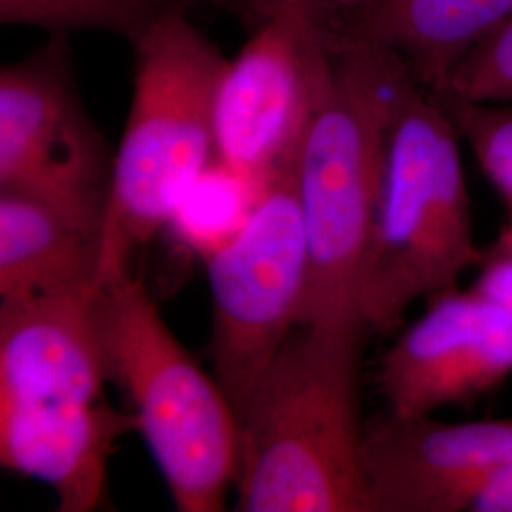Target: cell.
<instances>
[{"label":"cell","instance_id":"cell-6","mask_svg":"<svg viewBox=\"0 0 512 512\" xmlns=\"http://www.w3.org/2000/svg\"><path fill=\"white\" fill-rule=\"evenodd\" d=\"M342 38L338 21L310 0H281L222 76L215 162L255 188L294 167Z\"/></svg>","mask_w":512,"mask_h":512},{"label":"cell","instance_id":"cell-21","mask_svg":"<svg viewBox=\"0 0 512 512\" xmlns=\"http://www.w3.org/2000/svg\"><path fill=\"white\" fill-rule=\"evenodd\" d=\"M469 512H512V461L486 482Z\"/></svg>","mask_w":512,"mask_h":512},{"label":"cell","instance_id":"cell-22","mask_svg":"<svg viewBox=\"0 0 512 512\" xmlns=\"http://www.w3.org/2000/svg\"><path fill=\"white\" fill-rule=\"evenodd\" d=\"M310 2L317 8H321L323 12H327L330 18L336 19L342 31H346L349 23L361 14V10L370 0H310Z\"/></svg>","mask_w":512,"mask_h":512},{"label":"cell","instance_id":"cell-17","mask_svg":"<svg viewBox=\"0 0 512 512\" xmlns=\"http://www.w3.org/2000/svg\"><path fill=\"white\" fill-rule=\"evenodd\" d=\"M475 154L482 173L512 217V109L471 101L454 93H431Z\"/></svg>","mask_w":512,"mask_h":512},{"label":"cell","instance_id":"cell-13","mask_svg":"<svg viewBox=\"0 0 512 512\" xmlns=\"http://www.w3.org/2000/svg\"><path fill=\"white\" fill-rule=\"evenodd\" d=\"M512 16V0H370L346 35L403 59L429 93L446 86L459 61Z\"/></svg>","mask_w":512,"mask_h":512},{"label":"cell","instance_id":"cell-18","mask_svg":"<svg viewBox=\"0 0 512 512\" xmlns=\"http://www.w3.org/2000/svg\"><path fill=\"white\" fill-rule=\"evenodd\" d=\"M440 92L480 103L512 101V16L459 61Z\"/></svg>","mask_w":512,"mask_h":512},{"label":"cell","instance_id":"cell-20","mask_svg":"<svg viewBox=\"0 0 512 512\" xmlns=\"http://www.w3.org/2000/svg\"><path fill=\"white\" fill-rule=\"evenodd\" d=\"M224 10L228 16L239 21L249 33H255L279 8L281 0H202Z\"/></svg>","mask_w":512,"mask_h":512},{"label":"cell","instance_id":"cell-2","mask_svg":"<svg viewBox=\"0 0 512 512\" xmlns=\"http://www.w3.org/2000/svg\"><path fill=\"white\" fill-rule=\"evenodd\" d=\"M363 340L296 327L239 414L243 512H368Z\"/></svg>","mask_w":512,"mask_h":512},{"label":"cell","instance_id":"cell-8","mask_svg":"<svg viewBox=\"0 0 512 512\" xmlns=\"http://www.w3.org/2000/svg\"><path fill=\"white\" fill-rule=\"evenodd\" d=\"M114 156L84 107L71 37L0 69V192L55 209L93 236L109 203Z\"/></svg>","mask_w":512,"mask_h":512},{"label":"cell","instance_id":"cell-10","mask_svg":"<svg viewBox=\"0 0 512 512\" xmlns=\"http://www.w3.org/2000/svg\"><path fill=\"white\" fill-rule=\"evenodd\" d=\"M512 374V313L486 294L450 289L429 306L378 365L376 385L389 412L433 414L471 404Z\"/></svg>","mask_w":512,"mask_h":512},{"label":"cell","instance_id":"cell-4","mask_svg":"<svg viewBox=\"0 0 512 512\" xmlns=\"http://www.w3.org/2000/svg\"><path fill=\"white\" fill-rule=\"evenodd\" d=\"M459 141L437 99L412 80L387 131L361 274L359 311L368 332L399 329L414 302L456 289L459 277L480 264Z\"/></svg>","mask_w":512,"mask_h":512},{"label":"cell","instance_id":"cell-3","mask_svg":"<svg viewBox=\"0 0 512 512\" xmlns=\"http://www.w3.org/2000/svg\"><path fill=\"white\" fill-rule=\"evenodd\" d=\"M133 95L114 154L99 236L97 287L169 226L186 194L215 164V110L230 59L175 12L133 44Z\"/></svg>","mask_w":512,"mask_h":512},{"label":"cell","instance_id":"cell-11","mask_svg":"<svg viewBox=\"0 0 512 512\" xmlns=\"http://www.w3.org/2000/svg\"><path fill=\"white\" fill-rule=\"evenodd\" d=\"M97 293L0 304V401H103L110 376Z\"/></svg>","mask_w":512,"mask_h":512},{"label":"cell","instance_id":"cell-7","mask_svg":"<svg viewBox=\"0 0 512 512\" xmlns=\"http://www.w3.org/2000/svg\"><path fill=\"white\" fill-rule=\"evenodd\" d=\"M306 277L308 243L291 167L258 188L238 232L207 255L213 374L238 420L296 329Z\"/></svg>","mask_w":512,"mask_h":512},{"label":"cell","instance_id":"cell-5","mask_svg":"<svg viewBox=\"0 0 512 512\" xmlns=\"http://www.w3.org/2000/svg\"><path fill=\"white\" fill-rule=\"evenodd\" d=\"M97 321L110 382L133 404L177 511H222L236 486L239 420L217 378L183 348L129 272L99 287Z\"/></svg>","mask_w":512,"mask_h":512},{"label":"cell","instance_id":"cell-19","mask_svg":"<svg viewBox=\"0 0 512 512\" xmlns=\"http://www.w3.org/2000/svg\"><path fill=\"white\" fill-rule=\"evenodd\" d=\"M476 270V291L512 313V217L501 226L494 241L482 249Z\"/></svg>","mask_w":512,"mask_h":512},{"label":"cell","instance_id":"cell-1","mask_svg":"<svg viewBox=\"0 0 512 512\" xmlns=\"http://www.w3.org/2000/svg\"><path fill=\"white\" fill-rule=\"evenodd\" d=\"M412 80L391 50L366 38H342L329 90L294 162L308 243L296 327L365 340L361 274L380 202L387 131Z\"/></svg>","mask_w":512,"mask_h":512},{"label":"cell","instance_id":"cell-12","mask_svg":"<svg viewBox=\"0 0 512 512\" xmlns=\"http://www.w3.org/2000/svg\"><path fill=\"white\" fill-rule=\"evenodd\" d=\"M133 431L139 418L107 401H0V463L50 486L57 511H95L107 495L110 456Z\"/></svg>","mask_w":512,"mask_h":512},{"label":"cell","instance_id":"cell-14","mask_svg":"<svg viewBox=\"0 0 512 512\" xmlns=\"http://www.w3.org/2000/svg\"><path fill=\"white\" fill-rule=\"evenodd\" d=\"M99 238L46 203L0 192V300L19 304L99 289Z\"/></svg>","mask_w":512,"mask_h":512},{"label":"cell","instance_id":"cell-9","mask_svg":"<svg viewBox=\"0 0 512 512\" xmlns=\"http://www.w3.org/2000/svg\"><path fill=\"white\" fill-rule=\"evenodd\" d=\"M512 461V418L440 421L385 410L365 421L368 512L469 511Z\"/></svg>","mask_w":512,"mask_h":512},{"label":"cell","instance_id":"cell-16","mask_svg":"<svg viewBox=\"0 0 512 512\" xmlns=\"http://www.w3.org/2000/svg\"><path fill=\"white\" fill-rule=\"evenodd\" d=\"M256 190L215 162L186 194L171 224H181L188 243L207 256L238 232L255 202L243 196Z\"/></svg>","mask_w":512,"mask_h":512},{"label":"cell","instance_id":"cell-15","mask_svg":"<svg viewBox=\"0 0 512 512\" xmlns=\"http://www.w3.org/2000/svg\"><path fill=\"white\" fill-rule=\"evenodd\" d=\"M202 0H0L2 25H27L48 35L103 31L133 46L162 19L190 12Z\"/></svg>","mask_w":512,"mask_h":512}]
</instances>
